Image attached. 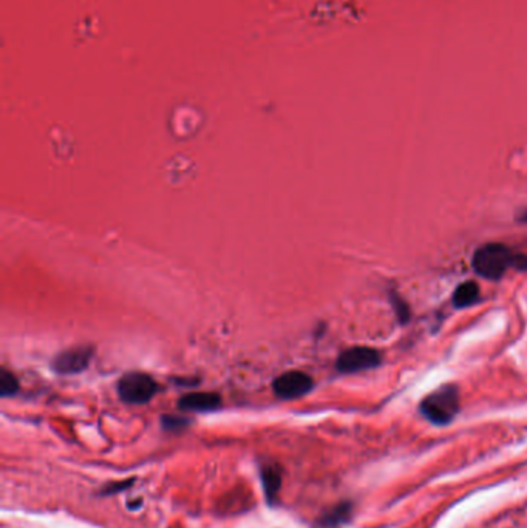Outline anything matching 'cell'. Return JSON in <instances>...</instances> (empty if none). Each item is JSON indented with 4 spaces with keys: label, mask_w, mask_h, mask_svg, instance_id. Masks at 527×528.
Here are the masks:
<instances>
[{
    "label": "cell",
    "mask_w": 527,
    "mask_h": 528,
    "mask_svg": "<svg viewBox=\"0 0 527 528\" xmlns=\"http://www.w3.org/2000/svg\"><path fill=\"white\" fill-rule=\"evenodd\" d=\"M513 258L515 255L504 244L487 242L475 252L471 264L480 277L487 280H500L507 269L513 266Z\"/></svg>",
    "instance_id": "obj_1"
},
{
    "label": "cell",
    "mask_w": 527,
    "mask_h": 528,
    "mask_svg": "<svg viewBox=\"0 0 527 528\" xmlns=\"http://www.w3.org/2000/svg\"><path fill=\"white\" fill-rule=\"evenodd\" d=\"M422 416L434 425L450 423L459 411V394L456 386L447 385L430 394L419 406Z\"/></svg>",
    "instance_id": "obj_2"
},
{
    "label": "cell",
    "mask_w": 527,
    "mask_h": 528,
    "mask_svg": "<svg viewBox=\"0 0 527 528\" xmlns=\"http://www.w3.org/2000/svg\"><path fill=\"white\" fill-rule=\"evenodd\" d=\"M158 392V384L152 375L144 373H129L121 377L118 394L123 402L129 405H143L154 399Z\"/></svg>",
    "instance_id": "obj_3"
},
{
    "label": "cell",
    "mask_w": 527,
    "mask_h": 528,
    "mask_svg": "<svg viewBox=\"0 0 527 528\" xmlns=\"http://www.w3.org/2000/svg\"><path fill=\"white\" fill-rule=\"evenodd\" d=\"M380 362H382V355L378 349L367 348V346H356V348L343 351L337 357L336 368L342 374H356L378 368Z\"/></svg>",
    "instance_id": "obj_4"
},
{
    "label": "cell",
    "mask_w": 527,
    "mask_h": 528,
    "mask_svg": "<svg viewBox=\"0 0 527 528\" xmlns=\"http://www.w3.org/2000/svg\"><path fill=\"white\" fill-rule=\"evenodd\" d=\"M314 386V381L310 375L302 371H288L274 380L272 388L277 397L284 400L299 399L310 392Z\"/></svg>",
    "instance_id": "obj_5"
},
{
    "label": "cell",
    "mask_w": 527,
    "mask_h": 528,
    "mask_svg": "<svg viewBox=\"0 0 527 528\" xmlns=\"http://www.w3.org/2000/svg\"><path fill=\"white\" fill-rule=\"evenodd\" d=\"M95 354L92 346L82 344L62 351L53 360V369L59 374H77L90 365V360Z\"/></svg>",
    "instance_id": "obj_6"
},
{
    "label": "cell",
    "mask_w": 527,
    "mask_h": 528,
    "mask_svg": "<svg viewBox=\"0 0 527 528\" xmlns=\"http://www.w3.org/2000/svg\"><path fill=\"white\" fill-rule=\"evenodd\" d=\"M221 405V397L215 392H192L180 399L178 406L183 411H212Z\"/></svg>",
    "instance_id": "obj_7"
},
{
    "label": "cell",
    "mask_w": 527,
    "mask_h": 528,
    "mask_svg": "<svg viewBox=\"0 0 527 528\" xmlns=\"http://www.w3.org/2000/svg\"><path fill=\"white\" fill-rule=\"evenodd\" d=\"M478 300H480V286H478L475 281L461 283L455 289V292H453V297H452L453 305H455V307L458 309H464L475 305Z\"/></svg>",
    "instance_id": "obj_8"
},
{
    "label": "cell",
    "mask_w": 527,
    "mask_h": 528,
    "mask_svg": "<svg viewBox=\"0 0 527 528\" xmlns=\"http://www.w3.org/2000/svg\"><path fill=\"white\" fill-rule=\"evenodd\" d=\"M262 481L265 494L269 502H274L282 487V473L277 466H265L262 470Z\"/></svg>",
    "instance_id": "obj_9"
},
{
    "label": "cell",
    "mask_w": 527,
    "mask_h": 528,
    "mask_svg": "<svg viewBox=\"0 0 527 528\" xmlns=\"http://www.w3.org/2000/svg\"><path fill=\"white\" fill-rule=\"evenodd\" d=\"M350 516H351V503L345 502L330 510L326 514H323L322 519H320V524L326 528H334L337 525L343 524V522H347Z\"/></svg>",
    "instance_id": "obj_10"
},
{
    "label": "cell",
    "mask_w": 527,
    "mask_h": 528,
    "mask_svg": "<svg viewBox=\"0 0 527 528\" xmlns=\"http://www.w3.org/2000/svg\"><path fill=\"white\" fill-rule=\"evenodd\" d=\"M17 391H19V380L16 379L13 373L2 369L0 371V394H2V397L14 396Z\"/></svg>",
    "instance_id": "obj_11"
},
{
    "label": "cell",
    "mask_w": 527,
    "mask_h": 528,
    "mask_svg": "<svg viewBox=\"0 0 527 528\" xmlns=\"http://www.w3.org/2000/svg\"><path fill=\"white\" fill-rule=\"evenodd\" d=\"M391 301H393V306H395V312L397 315V318L401 323H407L408 318H410V311H408V306L405 305L404 300L399 299V297L396 294L391 295Z\"/></svg>",
    "instance_id": "obj_12"
},
{
    "label": "cell",
    "mask_w": 527,
    "mask_h": 528,
    "mask_svg": "<svg viewBox=\"0 0 527 528\" xmlns=\"http://www.w3.org/2000/svg\"><path fill=\"white\" fill-rule=\"evenodd\" d=\"M187 423H189V422H187L186 418H183V417H175V416H164V417H162V427H164L169 431L183 429L184 427H187Z\"/></svg>",
    "instance_id": "obj_13"
},
{
    "label": "cell",
    "mask_w": 527,
    "mask_h": 528,
    "mask_svg": "<svg viewBox=\"0 0 527 528\" xmlns=\"http://www.w3.org/2000/svg\"><path fill=\"white\" fill-rule=\"evenodd\" d=\"M129 485H132V481H129V482H121V483H110L104 491H102V493H104V494H113V493H117L118 490H124V488H127V487H129Z\"/></svg>",
    "instance_id": "obj_14"
},
{
    "label": "cell",
    "mask_w": 527,
    "mask_h": 528,
    "mask_svg": "<svg viewBox=\"0 0 527 528\" xmlns=\"http://www.w3.org/2000/svg\"><path fill=\"white\" fill-rule=\"evenodd\" d=\"M513 266L521 271H527V255H517L513 258Z\"/></svg>",
    "instance_id": "obj_15"
},
{
    "label": "cell",
    "mask_w": 527,
    "mask_h": 528,
    "mask_svg": "<svg viewBox=\"0 0 527 528\" xmlns=\"http://www.w3.org/2000/svg\"><path fill=\"white\" fill-rule=\"evenodd\" d=\"M519 220H521V221H523V223H527V210H526V212H523V214H521V216H519Z\"/></svg>",
    "instance_id": "obj_16"
}]
</instances>
